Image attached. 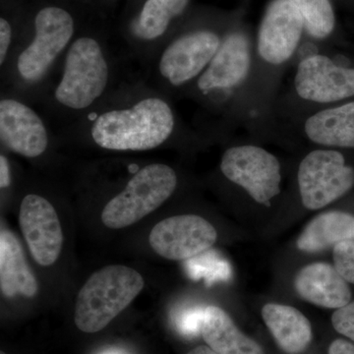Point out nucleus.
<instances>
[{
	"label": "nucleus",
	"mask_w": 354,
	"mask_h": 354,
	"mask_svg": "<svg viewBox=\"0 0 354 354\" xmlns=\"http://www.w3.org/2000/svg\"><path fill=\"white\" fill-rule=\"evenodd\" d=\"M295 288L302 299L322 308H342L353 297L348 281L335 266L323 262L302 268L295 276Z\"/></svg>",
	"instance_id": "2eb2a0df"
},
{
	"label": "nucleus",
	"mask_w": 354,
	"mask_h": 354,
	"mask_svg": "<svg viewBox=\"0 0 354 354\" xmlns=\"http://www.w3.org/2000/svg\"><path fill=\"white\" fill-rule=\"evenodd\" d=\"M19 223L34 260L44 267L55 264L64 244L55 207L39 195H27L21 203Z\"/></svg>",
	"instance_id": "9b49d317"
},
{
	"label": "nucleus",
	"mask_w": 354,
	"mask_h": 354,
	"mask_svg": "<svg viewBox=\"0 0 354 354\" xmlns=\"http://www.w3.org/2000/svg\"><path fill=\"white\" fill-rule=\"evenodd\" d=\"M144 286L143 277L127 266H106L95 272L77 295L76 327L88 334L100 332L129 306Z\"/></svg>",
	"instance_id": "f03ea898"
},
{
	"label": "nucleus",
	"mask_w": 354,
	"mask_h": 354,
	"mask_svg": "<svg viewBox=\"0 0 354 354\" xmlns=\"http://www.w3.org/2000/svg\"><path fill=\"white\" fill-rule=\"evenodd\" d=\"M262 318L279 348L288 354H299L312 341V327L299 310L288 305L268 304Z\"/></svg>",
	"instance_id": "a211bd4d"
},
{
	"label": "nucleus",
	"mask_w": 354,
	"mask_h": 354,
	"mask_svg": "<svg viewBox=\"0 0 354 354\" xmlns=\"http://www.w3.org/2000/svg\"><path fill=\"white\" fill-rule=\"evenodd\" d=\"M304 132L310 142L323 148L354 149V101L311 114Z\"/></svg>",
	"instance_id": "dca6fc26"
},
{
	"label": "nucleus",
	"mask_w": 354,
	"mask_h": 354,
	"mask_svg": "<svg viewBox=\"0 0 354 354\" xmlns=\"http://www.w3.org/2000/svg\"><path fill=\"white\" fill-rule=\"evenodd\" d=\"M187 354H218L216 353L215 351H213L209 346H197V348H193L192 351H190Z\"/></svg>",
	"instance_id": "c85d7f7f"
},
{
	"label": "nucleus",
	"mask_w": 354,
	"mask_h": 354,
	"mask_svg": "<svg viewBox=\"0 0 354 354\" xmlns=\"http://www.w3.org/2000/svg\"><path fill=\"white\" fill-rule=\"evenodd\" d=\"M221 44L220 37L209 31L180 37L162 53L158 64L160 74L174 86L189 82L206 70Z\"/></svg>",
	"instance_id": "f8f14e48"
},
{
	"label": "nucleus",
	"mask_w": 354,
	"mask_h": 354,
	"mask_svg": "<svg viewBox=\"0 0 354 354\" xmlns=\"http://www.w3.org/2000/svg\"><path fill=\"white\" fill-rule=\"evenodd\" d=\"M329 354H354V344L346 339H335L330 344Z\"/></svg>",
	"instance_id": "bb28decb"
},
{
	"label": "nucleus",
	"mask_w": 354,
	"mask_h": 354,
	"mask_svg": "<svg viewBox=\"0 0 354 354\" xmlns=\"http://www.w3.org/2000/svg\"><path fill=\"white\" fill-rule=\"evenodd\" d=\"M174 127L169 104L148 97L131 108L102 113L93 123L91 135L97 146L106 150L147 151L165 143Z\"/></svg>",
	"instance_id": "f257e3e1"
},
{
	"label": "nucleus",
	"mask_w": 354,
	"mask_h": 354,
	"mask_svg": "<svg viewBox=\"0 0 354 354\" xmlns=\"http://www.w3.org/2000/svg\"><path fill=\"white\" fill-rule=\"evenodd\" d=\"M300 198L305 208L320 209L346 195L354 186V169L335 149L307 153L297 171Z\"/></svg>",
	"instance_id": "39448f33"
},
{
	"label": "nucleus",
	"mask_w": 354,
	"mask_h": 354,
	"mask_svg": "<svg viewBox=\"0 0 354 354\" xmlns=\"http://www.w3.org/2000/svg\"><path fill=\"white\" fill-rule=\"evenodd\" d=\"M11 37H12V31H11L10 25L2 18L0 20V64L1 65L4 64L7 53H8Z\"/></svg>",
	"instance_id": "a878e982"
},
{
	"label": "nucleus",
	"mask_w": 354,
	"mask_h": 354,
	"mask_svg": "<svg viewBox=\"0 0 354 354\" xmlns=\"http://www.w3.org/2000/svg\"><path fill=\"white\" fill-rule=\"evenodd\" d=\"M221 171L259 204L269 206L281 193V162L262 147L239 145L227 149L221 157Z\"/></svg>",
	"instance_id": "423d86ee"
},
{
	"label": "nucleus",
	"mask_w": 354,
	"mask_h": 354,
	"mask_svg": "<svg viewBox=\"0 0 354 354\" xmlns=\"http://www.w3.org/2000/svg\"><path fill=\"white\" fill-rule=\"evenodd\" d=\"M295 93L304 101L334 104L354 97V68L342 66L322 53L298 64L293 79Z\"/></svg>",
	"instance_id": "6e6552de"
},
{
	"label": "nucleus",
	"mask_w": 354,
	"mask_h": 354,
	"mask_svg": "<svg viewBox=\"0 0 354 354\" xmlns=\"http://www.w3.org/2000/svg\"><path fill=\"white\" fill-rule=\"evenodd\" d=\"M176 186V172L171 167L147 165L133 176L122 192L106 203L102 212V223L113 230L134 225L162 206Z\"/></svg>",
	"instance_id": "7ed1b4c3"
},
{
	"label": "nucleus",
	"mask_w": 354,
	"mask_h": 354,
	"mask_svg": "<svg viewBox=\"0 0 354 354\" xmlns=\"http://www.w3.org/2000/svg\"><path fill=\"white\" fill-rule=\"evenodd\" d=\"M348 241H354V216L346 212H325L307 223L297 246L304 252L318 253Z\"/></svg>",
	"instance_id": "aec40b11"
},
{
	"label": "nucleus",
	"mask_w": 354,
	"mask_h": 354,
	"mask_svg": "<svg viewBox=\"0 0 354 354\" xmlns=\"http://www.w3.org/2000/svg\"><path fill=\"white\" fill-rule=\"evenodd\" d=\"M305 27L293 0H274L261 23L257 50L261 59L272 66L290 62L297 53Z\"/></svg>",
	"instance_id": "9d476101"
},
{
	"label": "nucleus",
	"mask_w": 354,
	"mask_h": 354,
	"mask_svg": "<svg viewBox=\"0 0 354 354\" xmlns=\"http://www.w3.org/2000/svg\"><path fill=\"white\" fill-rule=\"evenodd\" d=\"M203 312L204 310H193L184 314L178 322L180 332L188 335L201 333Z\"/></svg>",
	"instance_id": "393cba45"
},
{
	"label": "nucleus",
	"mask_w": 354,
	"mask_h": 354,
	"mask_svg": "<svg viewBox=\"0 0 354 354\" xmlns=\"http://www.w3.org/2000/svg\"><path fill=\"white\" fill-rule=\"evenodd\" d=\"M334 266L342 278L354 285V241L341 242L333 251Z\"/></svg>",
	"instance_id": "5701e85b"
},
{
	"label": "nucleus",
	"mask_w": 354,
	"mask_h": 354,
	"mask_svg": "<svg viewBox=\"0 0 354 354\" xmlns=\"http://www.w3.org/2000/svg\"><path fill=\"white\" fill-rule=\"evenodd\" d=\"M0 354H7V353H4V351H1V353H0Z\"/></svg>",
	"instance_id": "c756f323"
},
{
	"label": "nucleus",
	"mask_w": 354,
	"mask_h": 354,
	"mask_svg": "<svg viewBox=\"0 0 354 354\" xmlns=\"http://www.w3.org/2000/svg\"><path fill=\"white\" fill-rule=\"evenodd\" d=\"M304 19L310 36L316 39H327L335 29L334 9L330 0H293Z\"/></svg>",
	"instance_id": "4be33fe9"
},
{
	"label": "nucleus",
	"mask_w": 354,
	"mask_h": 354,
	"mask_svg": "<svg viewBox=\"0 0 354 354\" xmlns=\"http://www.w3.org/2000/svg\"><path fill=\"white\" fill-rule=\"evenodd\" d=\"M11 174L10 167L4 156L0 157V187L6 188L10 185Z\"/></svg>",
	"instance_id": "cd10ccee"
},
{
	"label": "nucleus",
	"mask_w": 354,
	"mask_h": 354,
	"mask_svg": "<svg viewBox=\"0 0 354 354\" xmlns=\"http://www.w3.org/2000/svg\"><path fill=\"white\" fill-rule=\"evenodd\" d=\"M189 0H148L135 25L140 38L155 39L162 36L172 18L183 12Z\"/></svg>",
	"instance_id": "412c9836"
},
{
	"label": "nucleus",
	"mask_w": 354,
	"mask_h": 354,
	"mask_svg": "<svg viewBox=\"0 0 354 354\" xmlns=\"http://www.w3.org/2000/svg\"><path fill=\"white\" fill-rule=\"evenodd\" d=\"M108 82L109 65L101 46L84 37L70 46L55 99L66 108L87 109L101 97Z\"/></svg>",
	"instance_id": "20e7f679"
},
{
	"label": "nucleus",
	"mask_w": 354,
	"mask_h": 354,
	"mask_svg": "<svg viewBox=\"0 0 354 354\" xmlns=\"http://www.w3.org/2000/svg\"><path fill=\"white\" fill-rule=\"evenodd\" d=\"M216 239L218 232L213 225L196 215L174 216L160 221L149 236L153 250L171 261L195 257L211 248Z\"/></svg>",
	"instance_id": "1a4fd4ad"
},
{
	"label": "nucleus",
	"mask_w": 354,
	"mask_h": 354,
	"mask_svg": "<svg viewBox=\"0 0 354 354\" xmlns=\"http://www.w3.org/2000/svg\"><path fill=\"white\" fill-rule=\"evenodd\" d=\"M0 139L11 152L37 158L46 152L48 134L34 109L12 99L0 102Z\"/></svg>",
	"instance_id": "ddd939ff"
},
{
	"label": "nucleus",
	"mask_w": 354,
	"mask_h": 354,
	"mask_svg": "<svg viewBox=\"0 0 354 354\" xmlns=\"http://www.w3.org/2000/svg\"><path fill=\"white\" fill-rule=\"evenodd\" d=\"M334 329L354 342V301L335 310L332 316Z\"/></svg>",
	"instance_id": "b1692460"
},
{
	"label": "nucleus",
	"mask_w": 354,
	"mask_h": 354,
	"mask_svg": "<svg viewBox=\"0 0 354 354\" xmlns=\"http://www.w3.org/2000/svg\"><path fill=\"white\" fill-rule=\"evenodd\" d=\"M252 66L250 41L241 32H232L221 41L215 57L199 76L202 92L232 90L244 83Z\"/></svg>",
	"instance_id": "4468645a"
},
{
	"label": "nucleus",
	"mask_w": 354,
	"mask_h": 354,
	"mask_svg": "<svg viewBox=\"0 0 354 354\" xmlns=\"http://www.w3.org/2000/svg\"><path fill=\"white\" fill-rule=\"evenodd\" d=\"M36 36L18 57V72L25 80H39L73 36L71 15L58 7H46L37 15Z\"/></svg>",
	"instance_id": "0eeeda50"
},
{
	"label": "nucleus",
	"mask_w": 354,
	"mask_h": 354,
	"mask_svg": "<svg viewBox=\"0 0 354 354\" xmlns=\"http://www.w3.org/2000/svg\"><path fill=\"white\" fill-rule=\"evenodd\" d=\"M0 288L6 297H32L39 290L19 239L7 228H1L0 234Z\"/></svg>",
	"instance_id": "f3484780"
},
{
	"label": "nucleus",
	"mask_w": 354,
	"mask_h": 354,
	"mask_svg": "<svg viewBox=\"0 0 354 354\" xmlns=\"http://www.w3.org/2000/svg\"><path fill=\"white\" fill-rule=\"evenodd\" d=\"M201 334L218 354H265L258 342L247 337L221 307L209 305L203 312Z\"/></svg>",
	"instance_id": "6ab92c4d"
}]
</instances>
